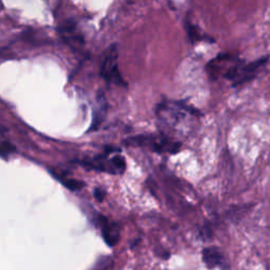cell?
Masks as SVG:
<instances>
[{
  "label": "cell",
  "mask_w": 270,
  "mask_h": 270,
  "mask_svg": "<svg viewBox=\"0 0 270 270\" xmlns=\"http://www.w3.org/2000/svg\"><path fill=\"white\" fill-rule=\"evenodd\" d=\"M110 161H111L113 174H122L125 172L127 168V162L124 157L117 154L115 155V157H113Z\"/></svg>",
  "instance_id": "obj_7"
},
{
  "label": "cell",
  "mask_w": 270,
  "mask_h": 270,
  "mask_svg": "<svg viewBox=\"0 0 270 270\" xmlns=\"http://www.w3.org/2000/svg\"><path fill=\"white\" fill-rule=\"evenodd\" d=\"M268 61V56L251 62H245L232 54H220L209 61L206 71L212 78L223 77L230 80L234 87L249 83Z\"/></svg>",
  "instance_id": "obj_1"
},
{
  "label": "cell",
  "mask_w": 270,
  "mask_h": 270,
  "mask_svg": "<svg viewBox=\"0 0 270 270\" xmlns=\"http://www.w3.org/2000/svg\"><path fill=\"white\" fill-rule=\"evenodd\" d=\"M118 52L117 46L112 45L107 52H106L105 58L101 68V76L109 84H114L117 86H126L127 84L122 79L119 70H118Z\"/></svg>",
  "instance_id": "obj_4"
},
{
  "label": "cell",
  "mask_w": 270,
  "mask_h": 270,
  "mask_svg": "<svg viewBox=\"0 0 270 270\" xmlns=\"http://www.w3.org/2000/svg\"><path fill=\"white\" fill-rule=\"evenodd\" d=\"M155 114L163 134L171 138H174L173 134L190 132L193 121L202 115L198 109L179 101H162L158 105Z\"/></svg>",
  "instance_id": "obj_2"
},
{
  "label": "cell",
  "mask_w": 270,
  "mask_h": 270,
  "mask_svg": "<svg viewBox=\"0 0 270 270\" xmlns=\"http://www.w3.org/2000/svg\"><path fill=\"white\" fill-rule=\"evenodd\" d=\"M105 114H106V101H105L104 96H102V101H98L97 114H95L94 115L92 129L98 128V126L102 124V121L104 120V117H105Z\"/></svg>",
  "instance_id": "obj_8"
},
{
  "label": "cell",
  "mask_w": 270,
  "mask_h": 270,
  "mask_svg": "<svg viewBox=\"0 0 270 270\" xmlns=\"http://www.w3.org/2000/svg\"><path fill=\"white\" fill-rule=\"evenodd\" d=\"M63 184L65 187L69 188L70 190H79L85 186L84 183L77 181V179H68V181H65Z\"/></svg>",
  "instance_id": "obj_10"
},
{
  "label": "cell",
  "mask_w": 270,
  "mask_h": 270,
  "mask_svg": "<svg viewBox=\"0 0 270 270\" xmlns=\"http://www.w3.org/2000/svg\"><path fill=\"white\" fill-rule=\"evenodd\" d=\"M94 196L98 202H103L106 196V192L102 189V188H96V189L94 190Z\"/></svg>",
  "instance_id": "obj_11"
},
{
  "label": "cell",
  "mask_w": 270,
  "mask_h": 270,
  "mask_svg": "<svg viewBox=\"0 0 270 270\" xmlns=\"http://www.w3.org/2000/svg\"><path fill=\"white\" fill-rule=\"evenodd\" d=\"M186 29L188 32V35H189V38L191 39L192 43L198 42V40L202 39H206V35L204 33H201L200 29L196 28L194 24L191 22H186Z\"/></svg>",
  "instance_id": "obj_9"
},
{
  "label": "cell",
  "mask_w": 270,
  "mask_h": 270,
  "mask_svg": "<svg viewBox=\"0 0 270 270\" xmlns=\"http://www.w3.org/2000/svg\"><path fill=\"white\" fill-rule=\"evenodd\" d=\"M98 225L101 227L102 235L110 247L115 246L120 238L119 227L116 223H112L110 220L103 216H98Z\"/></svg>",
  "instance_id": "obj_5"
},
{
  "label": "cell",
  "mask_w": 270,
  "mask_h": 270,
  "mask_svg": "<svg viewBox=\"0 0 270 270\" xmlns=\"http://www.w3.org/2000/svg\"><path fill=\"white\" fill-rule=\"evenodd\" d=\"M203 262L206 264L209 269H214L216 267H224L225 259L222 251L217 247H207L202 252Z\"/></svg>",
  "instance_id": "obj_6"
},
{
  "label": "cell",
  "mask_w": 270,
  "mask_h": 270,
  "mask_svg": "<svg viewBox=\"0 0 270 270\" xmlns=\"http://www.w3.org/2000/svg\"><path fill=\"white\" fill-rule=\"evenodd\" d=\"M124 144L129 147H141L155 153L177 154L181 151L182 143L165 134H140L126 138Z\"/></svg>",
  "instance_id": "obj_3"
}]
</instances>
